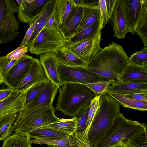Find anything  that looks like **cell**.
Returning <instances> with one entry per match:
<instances>
[{"mask_svg":"<svg viewBox=\"0 0 147 147\" xmlns=\"http://www.w3.org/2000/svg\"><path fill=\"white\" fill-rule=\"evenodd\" d=\"M128 58L121 46L112 42L102 49L86 67L103 77L118 81V75L129 63Z\"/></svg>","mask_w":147,"mask_h":147,"instance_id":"6da1fadb","label":"cell"},{"mask_svg":"<svg viewBox=\"0 0 147 147\" xmlns=\"http://www.w3.org/2000/svg\"><path fill=\"white\" fill-rule=\"evenodd\" d=\"M59 90L57 111L74 117L81 110L90 105L96 97L90 88L81 84L65 83Z\"/></svg>","mask_w":147,"mask_h":147,"instance_id":"7a4b0ae2","label":"cell"},{"mask_svg":"<svg viewBox=\"0 0 147 147\" xmlns=\"http://www.w3.org/2000/svg\"><path fill=\"white\" fill-rule=\"evenodd\" d=\"M146 127L145 124L126 119L120 113L92 147H112L123 145L135 137L146 133Z\"/></svg>","mask_w":147,"mask_h":147,"instance_id":"3957f363","label":"cell"},{"mask_svg":"<svg viewBox=\"0 0 147 147\" xmlns=\"http://www.w3.org/2000/svg\"><path fill=\"white\" fill-rule=\"evenodd\" d=\"M120 105L108 93L100 97L98 107L88 132V139L91 147L99 140L120 113Z\"/></svg>","mask_w":147,"mask_h":147,"instance_id":"277c9868","label":"cell"},{"mask_svg":"<svg viewBox=\"0 0 147 147\" xmlns=\"http://www.w3.org/2000/svg\"><path fill=\"white\" fill-rule=\"evenodd\" d=\"M53 106L40 108L23 114H18L12 133L17 131L29 132L58 121Z\"/></svg>","mask_w":147,"mask_h":147,"instance_id":"5b68a950","label":"cell"},{"mask_svg":"<svg viewBox=\"0 0 147 147\" xmlns=\"http://www.w3.org/2000/svg\"><path fill=\"white\" fill-rule=\"evenodd\" d=\"M67 40L59 28L44 27L40 32L28 51L37 55L47 53H55L59 49L65 47Z\"/></svg>","mask_w":147,"mask_h":147,"instance_id":"8992f818","label":"cell"},{"mask_svg":"<svg viewBox=\"0 0 147 147\" xmlns=\"http://www.w3.org/2000/svg\"><path fill=\"white\" fill-rule=\"evenodd\" d=\"M57 69L61 82L84 85L110 80L89 70L86 67L66 66L57 60Z\"/></svg>","mask_w":147,"mask_h":147,"instance_id":"52a82bcc","label":"cell"},{"mask_svg":"<svg viewBox=\"0 0 147 147\" xmlns=\"http://www.w3.org/2000/svg\"><path fill=\"white\" fill-rule=\"evenodd\" d=\"M101 37L100 31L92 37L67 45L65 47L80 59L88 63L102 49L100 45Z\"/></svg>","mask_w":147,"mask_h":147,"instance_id":"ba28073f","label":"cell"},{"mask_svg":"<svg viewBox=\"0 0 147 147\" xmlns=\"http://www.w3.org/2000/svg\"><path fill=\"white\" fill-rule=\"evenodd\" d=\"M48 76L39 59L34 58L28 72L16 90L24 91L40 83L47 82Z\"/></svg>","mask_w":147,"mask_h":147,"instance_id":"9c48e42d","label":"cell"},{"mask_svg":"<svg viewBox=\"0 0 147 147\" xmlns=\"http://www.w3.org/2000/svg\"><path fill=\"white\" fill-rule=\"evenodd\" d=\"M34 58L26 54L18 60L3 80L8 88L16 90L28 72Z\"/></svg>","mask_w":147,"mask_h":147,"instance_id":"30bf717a","label":"cell"},{"mask_svg":"<svg viewBox=\"0 0 147 147\" xmlns=\"http://www.w3.org/2000/svg\"><path fill=\"white\" fill-rule=\"evenodd\" d=\"M58 90L57 88L49 78L46 86L40 94L18 114H25L38 109L52 106Z\"/></svg>","mask_w":147,"mask_h":147,"instance_id":"8fae6325","label":"cell"},{"mask_svg":"<svg viewBox=\"0 0 147 147\" xmlns=\"http://www.w3.org/2000/svg\"><path fill=\"white\" fill-rule=\"evenodd\" d=\"M121 0L128 32L134 34L142 12V0Z\"/></svg>","mask_w":147,"mask_h":147,"instance_id":"7c38bea8","label":"cell"},{"mask_svg":"<svg viewBox=\"0 0 147 147\" xmlns=\"http://www.w3.org/2000/svg\"><path fill=\"white\" fill-rule=\"evenodd\" d=\"M49 0H22L19 6L18 18L22 23H30L41 13Z\"/></svg>","mask_w":147,"mask_h":147,"instance_id":"4fadbf2b","label":"cell"},{"mask_svg":"<svg viewBox=\"0 0 147 147\" xmlns=\"http://www.w3.org/2000/svg\"><path fill=\"white\" fill-rule=\"evenodd\" d=\"M83 11V7L74 3L68 17L59 27V29L67 40L76 33L82 20Z\"/></svg>","mask_w":147,"mask_h":147,"instance_id":"5bb4252c","label":"cell"},{"mask_svg":"<svg viewBox=\"0 0 147 147\" xmlns=\"http://www.w3.org/2000/svg\"><path fill=\"white\" fill-rule=\"evenodd\" d=\"M27 91L15 90L0 101V116L19 112L24 104Z\"/></svg>","mask_w":147,"mask_h":147,"instance_id":"9a60e30c","label":"cell"},{"mask_svg":"<svg viewBox=\"0 0 147 147\" xmlns=\"http://www.w3.org/2000/svg\"><path fill=\"white\" fill-rule=\"evenodd\" d=\"M118 81L123 83H147V67H141L129 63L118 75Z\"/></svg>","mask_w":147,"mask_h":147,"instance_id":"2e32d148","label":"cell"},{"mask_svg":"<svg viewBox=\"0 0 147 147\" xmlns=\"http://www.w3.org/2000/svg\"><path fill=\"white\" fill-rule=\"evenodd\" d=\"M114 34L118 39H123L128 32L125 22L121 0H117L110 18Z\"/></svg>","mask_w":147,"mask_h":147,"instance_id":"e0dca14e","label":"cell"},{"mask_svg":"<svg viewBox=\"0 0 147 147\" xmlns=\"http://www.w3.org/2000/svg\"><path fill=\"white\" fill-rule=\"evenodd\" d=\"M39 60L49 78L59 90L63 85L59 75L57 59L55 53L49 52L41 55L39 57Z\"/></svg>","mask_w":147,"mask_h":147,"instance_id":"ac0fdd59","label":"cell"},{"mask_svg":"<svg viewBox=\"0 0 147 147\" xmlns=\"http://www.w3.org/2000/svg\"><path fill=\"white\" fill-rule=\"evenodd\" d=\"M141 92H147V83H123L119 81L110 85L107 92L124 95Z\"/></svg>","mask_w":147,"mask_h":147,"instance_id":"d6986e66","label":"cell"},{"mask_svg":"<svg viewBox=\"0 0 147 147\" xmlns=\"http://www.w3.org/2000/svg\"><path fill=\"white\" fill-rule=\"evenodd\" d=\"M57 0H49L42 9L37 20L34 31L26 46L29 47L37 35L45 26L55 9Z\"/></svg>","mask_w":147,"mask_h":147,"instance_id":"ffe728a7","label":"cell"},{"mask_svg":"<svg viewBox=\"0 0 147 147\" xmlns=\"http://www.w3.org/2000/svg\"><path fill=\"white\" fill-rule=\"evenodd\" d=\"M57 60L67 66L86 67L87 63L74 53L65 47H63L54 53Z\"/></svg>","mask_w":147,"mask_h":147,"instance_id":"44dd1931","label":"cell"},{"mask_svg":"<svg viewBox=\"0 0 147 147\" xmlns=\"http://www.w3.org/2000/svg\"><path fill=\"white\" fill-rule=\"evenodd\" d=\"M102 28V21L101 18L89 26L75 34L68 39L67 45L79 42L93 37L100 31Z\"/></svg>","mask_w":147,"mask_h":147,"instance_id":"7402d4cb","label":"cell"},{"mask_svg":"<svg viewBox=\"0 0 147 147\" xmlns=\"http://www.w3.org/2000/svg\"><path fill=\"white\" fill-rule=\"evenodd\" d=\"M28 132L17 131L3 141L1 147H32Z\"/></svg>","mask_w":147,"mask_h":147,"instance_id":"603a6c76","label":"cell"},{"mask_svg":"<svg viewBox=\"0 0 147 147\" xmlns=\"http://www.w3.org/2000/svg\"><path fill=\"white\" fill-rule=\"evenodd\" d=\"M28 133L31 138L46 140H59L69 136L64 133L44 127L38 128Z\"/></svg>","mask_w":147,"mask_h":147,"instance_id":"cb8c5ba5","label":"cell"},{"mask_svg":"<svg viewBox=\"0 0 147 147\" xmlns=\"http://www.w3.org/2000/svg\"><path fill=\"white\" fill-rule=\"evenodd\" d=\"M83 9V18L76 33L89 26L101 18L99 4L95 7H84Z\"/></svg>","mask_w":147,"mask_h":147,"instance_id":"d4e9b609","label":"cell"},{"mask_svg":"<svg viewBox=\"0 0 147 147\" xmlns=\"http://www.w3.org/2000/svg\"><path fill=\"white\" fill-rule=\"evenodd\" d=\"M42 127L49 128L71 136L76 130V120L74 117L68 119L60 118L57 121Z\"/></svg>","mask_w":147,"mask_h":147,"instance_id":"484cf974","label":"cell"},{"mask_svg":"<svg viewBox=\"0 0 147 147\" xmlns=\"http://www.w3.org/2000/svg\"><path fill=\"white\" fill-rule=\"evenodd\" d=\"M73 5L72 0H57L55 16L58 27L68 17Z\"/></svg>","mask_w":147,"mask_h":147,"instance_id":"4316f807","label":"cell"},{"mask_svg":"<svg viewBox=\"0 0 147 147\" xmlns=\"http://www.w3.org/2000/svg\"><path fill=\"white\" fill-rule=\"evenodd\" d=\"M18 113L0 116V141H5L11 135L13 124Z\"/></svg>","mask_w":147,"mask_h":147,"instance_id":"83f0119b","label":"cell"},{"mask_svg":"<svg viewBox=\"0 0 147 147\" xmlns=\"http://www.w3.org/2000/svg\"><path fill=\"white\" fill-rule=\"evenodd\" d=\"M108 94L123 107L142 111L147 110V102L135 100L121 94Z\"/></svg>","mask_w":147,"mask_h":147,"instance_id":"f1b7e54d","label":"cell"},{"mask_svg":"<svg viewBox=\"0 0 147 147\" xmlns=\"http://www.w3.org/2000/svg\"><path fill=\"white\" fill-rule=\"evenodd\" d=\"M19 6L13 0H0V31L3 30L5 20L11 11L14 13L18 12Z\"/></svg>","mask_w":147,"mask_h":147,"instance_id":"f546056e","label":"cell"},{"mask_svg":"<svg viewBox=\"0 0 147 147\" xmlns=\"http://www.w3.org/2000/svg\"><path fill=\"white\" fill-rule=\"evenodd\" d=\"M136 32L142 40L144 47L147 46V8L143 5L142 13L136 28Z\"/></svg>","mask_w":147,"mask_h":147,"instance_id":"4dcf8cb0","label":"cell"},{"mask_svg":"<svg viewBox=\"0 0 147 147\" xmlns=\"http://www.w3.org/2000/svg\"><path fill=\"white\" fill-rule=\"evenodd\" d=\"M90 105L81 110L74 117L76 120V130L74 134L81 133L86 129V123Z\"/></svg>","mask_w":147,"mask_h":147,"instance_id":"1f68e13d","label":"cell"},{"mask_svg":"<svg viewBox=\"0 0 147 147\" xmlns=\"http://www.w3.org/2000/svg\"><path fill=\"white\" fill-rule=\"evenodd\" d=\"M129 63L138 66L147 67V46L131 55L128 58Z\"/></svg>","mask_w":147,"mask_h":147,"instance_id":"d6a6232c","label":"cell"},{"mask_svg":"<svg viewBox=\"0 0 147 147\" xmlns=\"http://www.w3.org/2000/svg\"><path fill=\"white\" fill-rule=\"evenodd\" d=\"M47 81L36 84L27 90L25 101L20 111L25 108L37 96L46 86Z\"/></svg>","mask_w":147,"mask_h":147,"instance_id":"836d02e7","label":"cell"},{"mask_svg":"<svg viewBox=\"0 0 147 147\" xmlns=\"http://www.w3.org/2000/svg\"><path fill=\"white\" fill-rule=\"evenodd\" d=\"M114 82L113 80L100 81L86 84L95 94L96 96L100 97L105 93L109 86Z\"/></svg>","mask_w":147,"mask_h":147,"instance_id":"e575fe53","label":"cell"},{"mask_svg":"<svg viewBox=\"0 0 147 147\" xmlns=\"http://www.w3.org/2000/svg\"><path fill=\"white\" fill-rule=\"evenodd\" d=\"M19 27L18 20L11 11L7 15L5 20L3 29L8 32H13L17 31Z\"/></svg>","mask_w":147,"mask_h":147,"instance_id":"d590c367","label":"cell"},{"mask_svg":"<svg viewBox=\"0 0 147 147\" xmlns=\"http://www.w3.org/2000/svg\"><path fill=\"white\" fill-rule=\"evenodd\" d=\"M18 60L10 59L8 58L6 56L0 57V72L3 80Z\"/></svg>","mask_w":147,"mask_h":147,"instance_id":"8d00e7d4","label":"cell"},{"mask_svg":"<svg viewBox=\"0 0 147 147\" xmlns=\"http://www.w3.org/2000/svg\"><path fill=\"white\" fill-rule=\"evenodd\" d=\"M74 141L73 138L71 136L67 138L57 140H46L38 139H33L30 140L31 144H45L49 146H63Z\"/></svg>","mask_w":147,"mask_h":147,"instance_id":"74e56055","label":"cell"},{"mask_svg":"<svg viewBox=\"0 0 147 147\" xmlns=\"http://www.w3.org/2000/svg\"><path fill=\"white\" fill-rule=\"evenodd\" d=\"M99 97L96 96L90 104L89 108L86 129L84 132L88 135V132L93 117L99 105Z\"/></svg>","mask_w":147,"mask_h":147,"instance_id":"f35d334b","label":"cell"},{"mask_svg":"<svg viewBox=\"0 0 147 147\" xmlns=\"http://www.w3.org/2000/svg\"><path fill=\"white\" fill-rule=\"evenodd\" d=\"M28 50L26 46L21 44L17 48L7 54L6 56L12 60H18L22 59L26 55Z\"/></svg>","mask_w":147,"mask_h":147,"instance_id":"ab89813d","label":"cell"},{"mask_svg":"<svg viewBox=\"0 0 147 147\" xmlns=\"http://www.w3.org/2000/svg\"><path fill=\"white\" fill-rule=\"evenodd\" d=\"M18 31L8 32L3 29L0 31V44H5L16 38L18 35Z\"/></svg>","mask_w":147,"mask_h":147,"instance_id":"60d3db41","label":"cell"},{"mask_svg":"<svg viewBox=\"0 0 147 147\" xmlns=\"http://www.w3.org/2000/svg\"><path fill=\"white\" fill-rule=\"evenodd\" d=\"M40 14L34 18L30 23V26L21 42V44L26 46L34 31L37 20Z\"/></svg>","mask_w":147,"mask_h":147,"instance_id":"b9f144b4","label":"cell"},{"mask_svg":"<svg viewBox=\"0 0 147 147\" xmlns=\"http://www.w3.org/2000/svg\"><path fill=\"white\" fill-rule=\"evenodd\" d=\"M127 142H129L138 147H147L146 133L137 136Z\"/></svg>","mask_w":147,"mask_h":147,"instance_id":"7bdbcfd3","label":"cell"},{"mask_svg":"<svg viewBox=\"0 0 147 147\" xmlns=\"http://www.w3.org/2000/svg\"><path fill=\"white\" fill-rule=\"evenodd\" d=\"M101 18L102 21V28L103 29L109 19L106 7L105 0H99L98 1Z\"/></svg>","mask_w":147,"mask_h":147,"instance_id":"ee69618b","label":"cell"},{"mask_svg":"<svg viewBox=\"0 0 147 147\" xmlns=\"http://www.w3.org/2000/svg\"><path fill=\"white\" fill-rule=\"evenodd\" d=\"M71 136L74 139L73 142L80 147H91L88 140L83 138L79 134H74Z\"/></svg>","mask_w":147,"mask_h":147,"instance_id":"f6af8a7d","label":"cell"},{"mask_svg":"<svg viewBox=\"0 0 147 147\" xmlns=\"http://www.w3.org/2000/svg\"><path fill=\"white\" fill-rule=\"evenodd\" d=\"M74 3L77 5L83 7L87 6L95 7L98 4V1L90 0H72Z\"/></svg>","mask_w":147,"mask_h":147,"instance_id":"bcb514c9","label":"cell"},{"mask_svg":"<svg viewBox=\"0 0 147 147\" xmlns=\"http://www.w3.org/2000/svg\"><path fill=\"white\" fill-rule=\"evenodd\" d=\"M124 95L128 98L135 100L147 102V92L136 93Z\"/></svg>","mask_w":147,"mask_h":147,"instance_id":"7dc6e473","label":"cell"},{"mask_svg":"<svg viewBox=\"0 0 147 147\" xmlns=\"http://www.w3.org/2000/svg\"><path fill=\"white\" fill-rule=\"evenodd\" d=\"M117 0H105L106 7L109 19L111 16Z\"/></svg>","mask_w":147,"mask_h":147,"instance_id":"c3c4849f","label":"cell"},{"mask_svg":"<svg viewBox=\"0 0 147 147\" xmlns=\"http://www.w3.org/2000/svg\"><path fill=\"white\" fill-rule=\"evenodd\" d=\"M55 8L52 15L47 21L45 27L46 28L55 27L59 28L56 22L55 16Z\"/></svg>","mask_w":147,"mask_h":147,"instance_id":"681fc988","label":"cell"},{"mask_svg":"<svg viewBox=\"0 0 147 147\" xmlns=\"http://www.w3.org/2000/svg\"><path fill=\"white\" fill-rule=\"evenodd\" d=\"M14 90L9 88H0V101L9 96Z\"/></svg>","mask_w":147,"mask_h":147,"instance_id":"f907efd6","label":"cell"},{"mask_svg":"<svg viewBox=\"0 0 147 147\" xmlns=\"http://www.w3.org/2000/svg\"><path fill=\"white\" fill-rule=\"evenodd\" d=\"M46 147H80L78 145L74 143L71 142L66 144L63 146H49Z\"/></svg>","mask_w":147,"mask_h":147,"instance_id":"816d5d0a","label":"cell"},{"mask_svg":"<svg viewBox=\"0 0 147 147\" xmlns=\"http://www.w3.org/2000/svg\"><path fill=\"white\" fill-rule=\"evenodd\" d=\"M123 145L124 147H138L128 142H125Z\"/></svg>","mask_w":147,"mask_h":147,"instance_id":"f5cc1de1","label":"cell"},{"mask_svg":"<svg viewBox=\"0 0 147 147\" xmlns=\"http://www.w3.org/2000/svg\"><path fill=\"white\" fill-rule=\"evenodd\" d=\"M3 83V80L0 72V85Z\"/></svg>","mask_w":147,"mask_h":147,"instance_id":"db71d44e","label":"cell"},{"mask_svg":"<svg viewBox=\"0 0 147 147\" xmlns=\"http://www.w3.org/2000/svg\"><path fill=\"white\" fill-rule=\"evenodd\" d=\"M15 1L16 2V3L19 5V6L21 4V3L22 0H16Z\"/></svg>","mask_w":147,"mask_h":147,"instance_id":"11a10c76","label":"cell"},{"mask_svg":"<svg viewBox=\"0 0 147 147\" xmlns=\"http://www.w3.org/2000/svg\"><path fill=\"white\" fill-rule=\"evenodd\" d=\"M112 147H124L123 145H119Z\"/></svg>","mask_w":147,"mask_h":147,"instance_id":"9f6ffc18","label":"cell"},{"mask_svg":"<svg viewBox=\"0 0 147 147\" xmlns=\"http://www.w3.org/2000/svg\"></svg>","mask_w":147,"mask_h":147,"instance_id":"6f0895ef","label":"cell"},{"mask_svg":"<svg viewBox=\"0 0 147 147\" xmlns=\"http://www.w3.org/2000/svg\"></svg>","mask_w":147,"mask_h":147,"instance_id":"680465c9","label":"cell"}]
</instances>
